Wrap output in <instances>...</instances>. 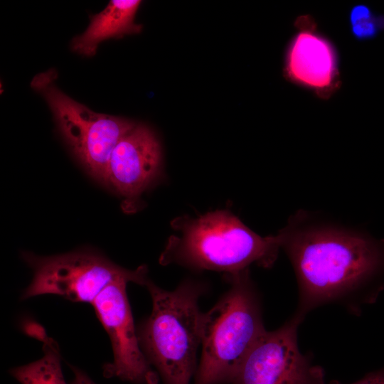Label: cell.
<instances>
[{
  "mask_svg": "<svg viewBox=\"0 0 384 384\" xmlns=\"http://www.w3.org/2000/svg\"><path fill=\"white\" fill-rule=\"evenodd\" d=\"M277 235L297 277L299 302L294 315L302 321L328 304L358 314L383 290L384 239L301 210Z\"/></svg>",
  "mask_w": 384,
  "mask_h": 384,
  "instance_id": "obj_1",
  "label": "cell"
},
{
  "mask_svg": "<svg viewBox=\"0 0 384 384\" xmlns=\"http://www.w3.org/2000/svg\"><path fill=\"white\" fill-rule=\"evenodd\" d=\"M171 226L180 234L169 238L159 257L162 265L233 274L252 264L271 267L281 248L277 234L261 236L228 210L179 217Z\"/></svg>",
  "mask_w": 384,
  "mask_h": 384,
  "instance_id": "obj_2",
  "label": "cell"
},
{
  "mask_svg": "<svg viewBox=\"0 0 384 384\" xmlns=\"http://www.w3.org/2000/svg\"><path fill=\"white\" fill-rule=\"evenodd\" d=\"M225 277L229 289L202 314L201 355L194 384L233 383L244 359L266 331L249 269Z\"/></svg>",
  "mask_w": 384,
  "mask_h": 384,
  "instance_id": "obj_3",
  "label": "cell"
},
{
  "mask_svg": "<svg viewBox=\"0 0 384 384\" xmlns=\"http://www.w3.org/2000/svg\"><path fill=\"white\" fill-rule=\"evenodd\" d=\"M152 302L149 316L137 330L140 347L164 384H189L196 372L203 313L198 299L202 284L187 279L174 290L144 285Z\"/></svg>",
  "mask_w": 384,
  "mask_h": 384,
  "instance_id": "obj_4",
  "label": "cell"
},
{
  "mask_svg": "<svg viewBox=\"0 0 384 384\" xmlns=\"http://www.w3.org/2000/svg\"><path fill=\"white\" fill-rule=\"evenodd\" d=\"M54 71L37 75L31 86L44 97L61 136L73 155L93 178L104 183L111 154L136 123L95 112L63 92Z\"/></svg>",
  "mask_w": 384,
  "mask_h": 384,
  "instance_id": "obj_5",
  "label": "cell"
},
{
  "mask_svg": "<svg viewBox=\"0 0 384 384\" xmlns=\"http://www.w3.org/2000/svg\"><path fill=\"white\" fill-rule=\"evenodd\" d=\"M22 257L33 271L31 282L22 294L23 299L55 294L72 302L92 304L116 280L127 278L144 286L149 279L146 265L127 270L87 250L52 256L24 252Z\"/></svg>",
  "mask_w": 384,
  "mask_h": 384,
  "instance_id": "obj_6",
  "label": "cell"
},
{
  "mask_svg": "<svg viewBox=\"0 0 384 384\" xmlns=\"http://www.w3.org/2000/svg\"><path fill=\"white\" fill-rule=\"evenodd\" d=\"M302 320L293 316L266 331L242 363L233 384H324V370L314 366L298 346Z\"/></svg>",
  "mask_w": 384,
  "mask_h": 384,
  "instance_id": "obj_7",
  "label": "cell"
},
{
  "mask_svg": "<svg viewBox=\"0 0 384 384\" xmlns=\"http://www.w3.org/2000/svg\"><path fill=\"white\" fill-rule=\"evenodd\" d=\"M130 282L127 278L113 282L92 304L110 336L114 355L113 361L103 366V375L134 384H157L159 374L144 354L134 326L126 292Z\"/></svg>",
  "mask_w": 384,
  "mask_h": 384,
  "instance_id": "obj_8",
  "label": "cell"
},
{
  "mask_svg": "<svg viewBox=\"0 0 384 384\" xmlns=\"http://www.w3.org/2000/svg\"><path fill=\"white\" fill-rule=\"evenodd\" d=\"M161 176L159 141L149 127L135 124L114 147L104 183L122 198V210L132 213L140 207L142 194Z\"/></svg>",
  "mask_w": 384,
  "mask_h": 384,
  "instance_id": "obj_9",
  "label": "cell"
},
{
  "mask_svg": "<svg viewBox=\"0 0 384 384\" xmlns=\"http://www.w3.org/2000/svg\"><path fill=\"white\" fill-rule=\"evenodd\" d=\"M284 74L290 81L329 97L340 85L336 49L315 28L300 30L287 48Z\"/></svg>",
  "mask_w": 384,
  "mask_h": 384,
  "instance_id": "obj_10",
  "label": "cell"
},
{
  "mask_svg": "<svg viewBox=\"0 0 384 384\" xmlns=\"http://www.w3.org/2000/svg\"><path fill=\"white\" fill-rule=\"evenodd\" d=\"M141 1L112 0L100 13L90 16V23L80 35L70 42L71 50L90 57L96 53L98 46L110 38L141 32L142 26L134 22Z\"/></svg>",
  "mask_w": 384,
  "mask_h": 384,
  "instance_id": "obj_11",
  "label": "cell"
},
{
  "mask_svg": "<svg viewBox=\"0 0 384 384\" xmlns=\"http://www.w3.org/2000/svg\"><path fill=\"white\" fill-rule=\"evenodd\" d=\"M24 329L28 335L42 342L43 355L36 361L11 369V375L21 384H68L57 342L36 322L28 323Z\"/></svg>",
  "mask_w": 384,
  "mask_h": 384,
  "instance_id": "obj_12",
  "label": "cell"
},
{
  "mask_svg": "<svg viewBox=\"0 0 384 384\" xmlns=\"http://www.w3.org/2000/svg\"><path fill=\"white\" fill-rule=\"evenodd\" d=\"M365 5H356L351 9L349 23L353 36L358 40L373 37L380 26Z\"/></svg>",
  "mask_w": 384,
  "mask_h": 384,
  "instance_id": "obj_13",
  "label": "cell"
},
{
  "mask_svg": "<svg viewBox=\"0 0 384 384\" xmlns=\"http://www.w3.org/2000/svg\"><path fill=\"white\" fill-rule=\"evenodd\" d=\"M351 384H384V368L370 372Z\"/></svg>",
  "mask_w": 384,
  "mask_h": 384,
  "instance_id": "obj_14",
  "label": "cell"
},
{
  "mask_svg": "<svg viewBox=\"0 0 384 384\" xmlns=\"http://www.w3.org/2000/svg\"><path fill=\"white\" fill-rule=\"evenodd\" d=\"M70 368L74 373V378L71 384H97L82 370L73 366H70Z\"/></svg>",
  "mask_w": 384,
  "mask_h": 384,
  "instance_id": "obj_15",
  "label": "cell"
}]
</instances>
